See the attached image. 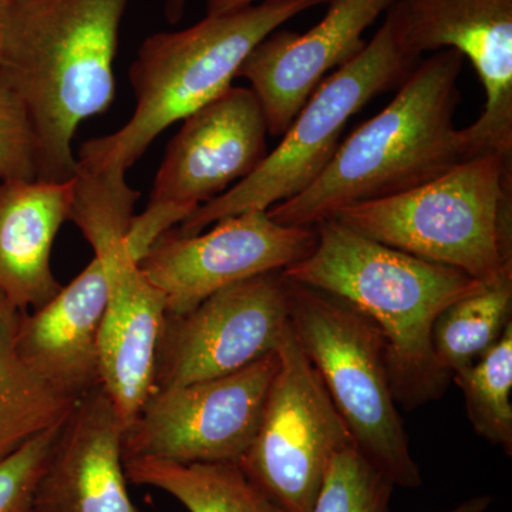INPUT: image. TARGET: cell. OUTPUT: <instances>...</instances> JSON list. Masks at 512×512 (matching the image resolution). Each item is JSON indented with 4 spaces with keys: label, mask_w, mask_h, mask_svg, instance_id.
I'll list each match as a JSON object with an SVG mask.
<instances>
[{
    "label": "cell",
    "mask_w": 512,
    "mask_h": 512,
    "mask_svg": "<svg viewBox=\"0 0 512 512\" xmlns=\"http://www.w3.org/2000/svg\"><path fill=\"white\" fill-rule=\"evenodd\" d=\"M131 0H5L0 89L28 117L39 180L69 181L73 140L116 97L114 60Z\"/></svg>",
    "instance_id": "1"
},
{
    "label": "cell",
    "mask_w": 512,
    "mask_h": 512,
    "mask_svg": "<svg viewBox=\"0 0 512 512\" xmlns=\"http://www.w3.org/2000/svg\"><path fill=\"white\" fill-rule=\"evenodd\" d=\"M315 229V248L284 269L286 278L339 296L375 323L386 345L397 404L410 412L439 400L451 377L434 360L431 329L448 305L485 284L387 247L336 218Z\"/></svg>",
    "instance_id": "2"
},
{
    "label": "cell",
    "mask_w": 512,
    "mask_h": 512,
    "mask_svg": "<svg viewBox=\"0 0 512 512\" xmlns=\"http://www.w3.org/2000/svg\"><path fill=\"white\" fill-rule=\"evenodd\" d=\"M464 57L439 50L417 64L382 111L342 140L318 180L269 208L278 224L315 228L342 208L413 190L467 160L454 124Z\"/></svg>",
    "instance_id": "3"
},
{
    "label": "cell",
    "mask_w": 512,
    "mask_h": 512,
    "mask_svg": "<svg viewBox=\"0 0 512 512\" xmlns=\"http://www.w3.org/2000/svg\"><path fill=\"white\" fill-rule=\"evenodd\" d=\"M329 0H262L205 16L180 32L147 37L130 67L133 116L109 136L79 148L77 168L113 175L127 171L168 127L184 121L232 86L254 47L284 23Z\"/></svg>",
    "instance_id": "4"
},
{
    "label": "cell",
    "mask_w": 512,
    "mask_h": 512,
    "mask_svg": "<svg viewBox=\"0 0 512 512\" xmlns=\"http://www.w3.org/2000/svg\"><path fill=\"white\" fill-rule=\"evenodd\" d=\"M377 242L491 284L512 274V163L467 158L393 197L333 215Z\"/></svg>",
    "instance_id": "5"
},
{
    "label": "cell",
    "mask_w": 512,
    "mask_h": 512,
    "mask_svg": "<svg viewBox=\"0 0 512 512\" xmlns=\"http://www.w3.org/2000/svg\"><path fill=\"white\" fill-rule=\"evenodd\" d=\"M286 291L293 335L357 450L396 487L419 488L423 477L397 412L380 330L332 293L288 278Z\"/></svg>",
    "instance_id": "6"
},
{
    "label": "cell",
    "mask_w": 512,
    "mask_h": 512,
    "mask_svg": "<svg viewBox=\"0 0 512 512\" xmlns=\"http://www.w3.org/2000/svg\"><path fill=\"white\" fill-rule=\"evenodd\" d=\"M419 59L403 46L387 10L382 28L365 49L326 77L254 173L201 205L175 231L200 234L224 218L268 211L311 187L335 156L350 119L370 100L403 83Z\"/></svg>",
    "instance_id": "7"
},
{
    "label": "cell",
    "mask_w": 512,
    "mask_h": 512,
    "mask_svg": "<svg viewBox=\"0 0 512 512\" xmlns=\"http://www.w3.org/2000/svg\"><path fill=\"white\" fill-rule=\"evenodd\" d=\"M268 136L261 101L247 87L231 86L187 117L168 143L146 210L127 229L134 258L254 173L268 154Z\"/></svg>",
    "instance_id": "8"
},
{
    "label": "cell",
    "mask_w": 512,
    "mask_h": 512,
    "mask_svg": "<svg viewBox=\"0 0 512 512\" xmlns=\"http://www.w3.org/2000/svg\"><path fill=\"white\" fill-rule=\"evenodd\" d=\"M278 357L258 430L237 464L282 511L312 512L330 461L355 443L291 325Z\"/></svg>",
    "instance_id": "9"
},
{
    "label": "cell",
    "mask_w": 512,
    "mask_h": 512,
    "mask_svg": "<svg viewBox=\"0 0 512 512\" xmlns=\"http://www.w3.org/2000/svg\"><path fill=\"white\" fill-rule=\"evenodd\" d=\"M278 349L229 375L154 390L124 429L123 460L238 463L261 421Z\"/></svg>",
    "instance_id": "10"
},
{
    "label": "cell",
    "mask_w": 512,
    "mask_h": 512,
    "mask_svg": "<svg viewBox=\"0 0 512 512\" xmlns=\"http://www.w3.org/2000/svg\"><path fill=\"white\" fill-rule=\"evenodd\" d=\"M288 328L284 271L229 285L183 315L165 313L154 390L237 372L275 352Z\"/></svg>",
    "instance_id": "11"
},
{
    "label": "cell",
    "mask_w": 512,
    "mask_h": 512,
    "mask_svg": "<svg viewBox=\"0 0 512 512\" xmlns=\"http://www.w3.org/2000/svg\"><path fill=\"white\" fill-rule=\"evenodd\" d=\"M316 241L315 228L289 227L266 211H248L200 234L165 232L138 268L163 293L165 312L183 315L229 285L302 261Z\"/></svg>",
    "instance_id": "12"
},
{
    "label": "cell",
    "mask_w": 512,
    "mask_h": 512,
    "mask_svg": "<svg viewBox=\"0 0 512 512\" xmlns=\"http://www.w3.org/2000/svg\"><path fill=\"white\" fill-rule=\"evenodd\" d=\"M389 12L414 56L453 49L470 60L485 103L461 128L467 158L494 154L512 163V0H396Z\"/></svg>",
    "instance_id": "13"
},
{
    "label": "cell",
    "mask_w": 512,
    "mask_h": 512,
    "mask_svg": "<svg viewBox=\"0 0 512 512\" xmlns=\"http://www.w3.org/2000/svg\"><path fill=\"white\" fill-rule=\"evenodd\" d=\"M76 227L106 275L107 303L99 335L100 387L127 427L154 392L165 299L128 251L130 221L117 215H90Z\"/></svg>",
    "instance_id": "14"
},
{
    "label": "cell",
    "mask_w": 512,
    "mask_h": 512,
    "mask_svg": "<svg viewBox=\"0 0 512 512\" xmlns=\"http://www.w3.org/2000/svg\"><path fill=\"white\" fill-rule=\"evenodd\" d=\"M396 0H329L325 16L308 32L276 29L254 47L237 77L261 101L268 133L282 137L326 77L355 59L365 32Z\"/></svg>",
    "instance_id": "15"
},
{
    "label": "cell",
    "mask_w": 512,
    "mask_h": 512,
    "mask_svg": "<svg viewBox=\"0 0 512 512\" xmlns=\"http://www.w3.org/2000/svg\"><path fill=\"white\" fill-rule=\"evenodd\" d=\"M123 421L101 387L80 397L52 448L35 512H141L128 495Z\"/></svg>",
    "instance_id": "16"
},
{
    "label": "cell",
    "mask_w": 512,
    "mask_h": 512,
    "mask_svg": "<svg viewBox=\"0 0 512 512\" xmlns=\"http://www.w3.org/2000/svg\"><path fill=\"white\" fill-rule=\"evenodd\" d=\"M106 303V275L94 256L49 302L20 313L19 353L57 392L80 399L100 386L99 335Z\"/></svg>",
    "instance_id": "17"
},
{
    "label": "cell",
    "mask_w": 512,
    "mask_h": 512,
    "mask_svg": "<svg viewBox=\"0 0 512 512\" xmlns=\"http://www.w3.org/2000/svg\"><path fill=\"white\" fill-rule=\"evenodd\" d=\"M73 195L74 178L0 181V295L19 311L40 308L62 289L52 251Z\"/></svg>",
    "instance_id": "18"
},
{
    "label": "cell",
    "mask_w": 512,
    "mask_h": 512,
    "mask_svg": "<svg viewBox=\"0 0 512 512\" xmlns=\"http://www.w3.org/2000/svg\"><path fill=\"white\" fill-rule=\"evenodd\" d=\"M22 312L0 295V460L64 423L79 402L53 389L20 355L16 330Z\"/></svg>",
    "instance_id": "19"
},
{
    "label": "cell",
    "mask_w": 512,
    "mask_h": 512,
    "mask_svg": "<svg viewBox=\"0 0 512 512\" xmlns=\"http://www.w3.org/2000/svg\"><path fill=\"white\" fill-rule=\"evenodd\" d=\"M127 480L173 495L190 512H284L237 463L178 464L156 458L124 461Z\"/></svg>",
    "instance_id": "20"
},
{
    "label": "cell",
    "mask_w": 512,
    "mask_h": 512,
    "mask_svg": "<svg viewBox=\"0 0 512 512\" xmlns=\"http://www.w3.org/2000/svg\"><path fill=\"white\" fill-rule=\"evenodd\" d=\"M512 323V274L463 296L437 316L431 329L434 360L451 377L487 355Z\"/></svg>",
    "instance_id": "21"
},
{
    "label": "cell",
    "mask_w": 512,
    "mask_h": 512,
    "mask_svg": "<svg viewBox=\"0 0 512 512\" xmlns=\"http://www.w3.org/2000/svg\"><path fill=\"white\" fill-rule=\"evenodd\" d=\"M477 436L512 456V323L474 365L453 375Z\"/></svg>",
    "instance_id": "22"
},
{
    "label": "cell",
    "mask_w": 512,
    "mask_h": 512,
    "mask_svg": "<svg viewBox=\"0 0 512 512\" xmlns=\"http://www.w3.org/2000/svg\"><path fill=\"white\" fill-rule=\"evenodd\" d=\"M394 487L350 446L330 461L312 512H389Z\"/></svg>",
    "instance_id": "23"
},
{
    "label": "cell",
    "mask_w": 512,
    "mask_h": 512,
    "mask_svg": "<svg viewBox=\"0 0 512 512\" xmlns=\"http://www.w3.org/2000/svg\"><path fill=\"white\" fill-rule=\"evenodd\" d=\"M62 424L33 437L18 451L0 460V512H35L37 483Z\"/></svg>",
    "instance_id": "24"
},
{
    "label": "cell",
    "mask_w": 512,
    "mask_h": 512,
    "mask_svg": "<svg viewBox=\"0 0 512 512\" xmlns=\"http://www.w3.org/2000/svg\"><path fill=\"white\" fill-rule=\"evenodd\" d=\"M37 146L25 111L0 89V181L36 180Z\"/></svg>",
    "instance_id": "25"
},
{
    "label": "cell",
    "mask_w": 512,
    "mask_h": 512,
    "mask_svg": "<svg viewBox=\"0 0 512 512\" xmlns=\"http://www.w3.org/2000/svg\"><path fill=\"white\" fill-rule=\"evenodd\" d=\"M262 0H207V16H220L248 8Z\"/></svg>",
    "instance_id": "26"
},
{
    "label": "cell",
    "mask_w": 512,
    "mask_h": 512,
    "mask_svg": "<svg viewBox=\"0 0 512 512\" xmlns=\"http://www.w3.org/2000/svg\"><path fill=\"white\" fill-rule=\"evenodd\" d=\"M491 503H493V498L490 495H477V497L468 498V500L450 508V510L436 512H487Z\"/></svg>",
    "instance_id": "27"
},
{
    "label": "cell",
    "mask_w": 512,
    "mask_h": 512,
    "mask_svg": "<svg viewBox=\"0 0 512 512\" xmlns=\"http://www.w3.org/2000/svg\"><path fill=\"white\" fill-rule=\"evenodd\" d=\"M188 0H165L164 15L170 25H177L184 18Z\"/></svg>",
    "instance_id": "28"
},
{
    "label": "cell",
    "mask_w": 512,
    "mask_h": 512,
    "mask_svg": "<svg viewBox=\"0 0 512 512\" xmlns=\"http://www.w3.org/2000/svg\"><path fill=\"white\" fill-rule=\"evenodd\" d=\"M3 8H5V0H0V20H2Z\"/></svg>",
    "instance_id": "29"
}]
</instances>
